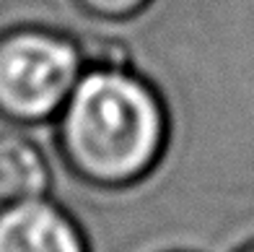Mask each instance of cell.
Wrapping results in <instances>:
<instances>
[{"mask_svg":"<svg viewBox=\"0 0 254 252\" xmlns=\"http://www.w3.org/2000/svg\"><path fill=\"white\" fill-rule=\"evenodd\" d=\"M78 10L88 18H99V21H122L130 18L135 13L151 3V0H73Z\"/></svg>","mask_w":254,"mask_h":252,"instance_id":"obj_5","label":"cell"},{"mask_svg":"<svg viewBox=\"0 0 254 252\" xmlns=\"http://www.w3.org/2000/svg\"><path fill=\"white\" fill-rule=\"evenodd\" d=\"M60 151L91 187H125L145 177L166 143V109L156 88L120 65L80 76L60 112Z\"/></svg>","mask_w":254,"mask_h":252,"instance_id":"obj_1","label":"cell"},{"mask_svg":"<svg viewBox=\"0 0 254 252\" xmlns=\"http://www.w3.org/2000/svg\"><path fill=\"white\" fill-rule=\"evenodd\" d=\"M78 42L50 29H13L0 37V117L34 125L63 112L83 76Z\"/></svg>","mask_w":254,"mask_h":252,"instance_id":"obj_2","label":"cell"},{"mask_svg":"<svg viewBox=\"0 0 254 252\" xmlns=\"http://www.w3.org/2000/svg\"><path fill=\"white\" fill-rule=\"evenodd\" d=\"M0 252H91L86 234L63 208L24 200L0 208Z\"/></svg>","mask_w":254,"mask_h":252,"instance_id":"obj_3","label":"cell"},{"mask_svg":"<svg viewBox=\"0 0 254 252\" xmlns=\"http://www.w3.org/2000/svg\"><path fill=\"white\" fill-rule=\"evenodd\" d=\"M50 182L44 156L29 138L0 130V205L39 198Z\"/></svg>","mask_w":254,"mask_h":252,"instance_id":"obj_4","label":"cell"},{"mask_svg":"<svg viewBox=\"0 0 254 252\" xmlns=\"http://www.w3.org/2000/svg\"><path fill=\"white\" fill-rule=\"evenodd\" d=\"M241 252H254V245H252V247H247V250H241Z\"/></svg>","mask_w":254,"mask_h":252,"instance_id":"obj_6","label":"cell"}]
</instances>
